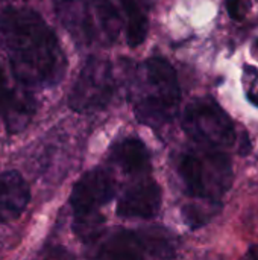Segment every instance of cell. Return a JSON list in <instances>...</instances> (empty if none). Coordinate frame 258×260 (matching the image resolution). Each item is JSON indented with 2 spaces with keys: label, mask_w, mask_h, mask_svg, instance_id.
Instances as JSON below:
<instances>
[{
  "label": "cell",
  "mask_w": 258,
  "mask_h": 260,
  "mask_svg": "<svg viewBox=\"0 0 258 260\" xmlns=\"http://www.w3.org/2000/svg\"><path fill=\"white\" fill-rule=\"evenodd\" d=\"M0 43L17 82L29 88L62 81L67 58L53 29L33 9L8 6L0 12Z\"/></svg>",
  "instance_id": "obj_1"
},
{
  "label": "cell",
  "mask_w": 258,
  "mask_h": 260,
  "mask_svg": "<svg viewBox=\"0 0 258 260\" xmlns=\"http://www.w3.org/2000/svg\"><path fill=\"white\" fill-rule=\"evenodd\" d=\"M131 101L138 122L154 129L167 125L181 102V88L173 66L160 56L143 61L132 79Z\"/></svg>",
  "instance_id": "obj_2"
},
{
  "label": "cell",
  "mask_w": 258,
  "mask_h": 260,
  "mask_svg": "<svg viewBox=\"0 0 258 260\" xmlns=\"http://www.w3.org/2000/svg\"><path fill=\"white\" fill-rule=\"evenodd\" d=\"M178 174L187 193L198 200L220 201L234 181L230 157L222 149L208 146L182 154L178 160Z\"/></svg>",
  "instance_id": "obj_3"
},
{
  "label": "cell",
  "mask_w": 258,
  "mask_h": 260,
  "mask_svg": "<svg viewBox=\"0 0 258 260\" xmlns=\"http://www.w3.org/2000/svg\"><path fill=\"white\" fill-rule=\"evenodd\" d=\"M182 129L202 146L224 149L236 142L233 119L210 96L196 98L184 110Z\"/></svg>",
  "instance_id": "obj_4"
},
{
  "label": "cell",
  "mask_w": 258,
  "mask_h": 260,
  "mask_svg": "<svg viewBox=\"0 0 258 260\" xmlns=\"http://www.w3.org/2000/svg\"><path fill=\"white\" fill-rule=\"evenodd\" d=\"M114 91L116 81L111 62L91 55L68 94V107L76 113L91 114L103 110L111 102Z\"/></svg>",
  "instance_id": "obj_5"
},
{
  "label": "cell",
  "mask_w": 258,
  "mask_h": 260,
  "mask_svg": "<svg viewBox=\"0 0 258 260\" xmlns=\"http://www.w3.org/2000/svg\"><path fill=\"white\" fill-rule=\"evenodd\" d=\"M173 256L175 248L172 242L161 233L134 230L114 233L102 244L97 253V257L100 259H163Z\"/></svg>",
  "instance_id": "obj_6"
},
{
  "label": "cell",
  "mask_w": 258,
  "mask_h": 260,
  "mask_svg": "<svg viewBox=\"0 0 258 260\" xmlns=\"http://www.w3.org/2000/svg\"><path fill=\"white\" fill-rule=\"evenodd\" d=\"M116 193V180L109 171L94 168L85 172L73 186L70 206L73 216H88L100 213L99 209L108 204Z\"/></svg>",
  "instance_id": "obj_7"
},
{
  "label": "cell",
  "mask_w": 258,
  "mask_h": 260,
  "mask_svg": "<svg viewBox=\"0 0 258 260\" xmlns=\"http://www.w3.org/2000/svg\"><path fill=\"white\" fill-rule=\"evenodd\" d=\"M20 84V82H18ZM36 111V102L29 87L12 85L0 66V116L9 134L23 131Z\"/></svg>",
  "instance_id": "obj_8"
},
{
  "label": "cell",
  "mask_w": 258,
  "mask_h": 260,
  "mask_svg": "<svg viewBox=\"0 0 258 260\" xmlns=\"http://www.w3.org/2000/svg\"><path fill=\"white\" fill-rule=\"evenodd\" d=\"M161 187L154 180H141L132 184L119 200L117 215L128 219H151L161 209Z\"/></svg>",
  "instance_id": "obj_9"
},
{
  "label": "cell",
  "mask_w": 258,
  "mask_h": 260,
  "mask_svg": "<svg viewBox=\"0 0 258 260\" xmlns=\"http://www.w3.org/2000/svg\"><path fill=\"white\" fill-rule=\"evenodd\" d=\"M55 12L76 43L91 44L96 40V26L87 0H55Z\"/></svg>",
  "instance_id": "obj_10"
},
{
  "label": "cell",
  "mask_w": 258,
  "mask_h": 260,
  "mask_svg": "<svg viewBox=\"0 0 258 260\" xmlns=\"http://www.w3.org/2000/svg\"><path fill=\"white\" fill-rule=\"evenodd\" d=\"M30 190L17 171L0 172V222H12L24 212Z\"/></svg>",
  "instance_id": "obj_11"
},
{
  "label": "cell",
  "mask_w": 258,
  "mask_h": 260,
  "mask_svg": "<svg viewBox=\"0 0 258 260\" xmlns=\"http://www.w3.org/2000/svg\"><path fill=\"white\" fill-rule=\"evenodd\" d=\"M111 163L129 175H148L152 169L151 152L138 137H126L117 142L109 151Z\"/></svg>",
  "instance_id": "obj_12"
},
{
  "label": "cell",
  "mask_w": 258,
  "mask_h": 260,
  "mask_svg": "<svg viewBox=\"0 0 258 260\" xmlns=\"http://www.w3.org/2000/svg\"><path fill=\"white\" fill-rule=\"evenodd\" d=\"M126 17V40L131 47H138L146 35L149 21L138 0H117Z\"/></svg>",
  "instance_id": "obj_13"
},
{
  "label": "cell",
  "mask_w": 258,
  "mask_h": 260,
  "mask_svg": "<svg viewBox=\"0 0 258 260\" xmlns=\"http://www.w3.org/2000/svg\"><path fill=\"white\" fill-rule=\"evenodd\" d=\"M97 23L108 41H116L120 32L122 18L111 0H93Z\"/></svg>",
  "instance_id": "obj_14"
},
{
  "label": "cell",
  "mask_w": 258,
  "mask_h": 260,
  "mask_svg": "<svg viewBox=\"0 0 258 260\" xmlns=\"http://www.w3.org/2000/svg\"><path fill=\"white\" fill-rule=\"evenodd\" d=\"M220 210L219 201L202 200V203H193L182 207V219L190 229H199L205 225Z\"/></svg>",
  "instance_id": "obj_15"
},
{
  "label": "cell",
  "mask_w": 258,
  "mask_h": 260,
  "mask_svg": "<svg viewBox=\"0 0 258 260\" xmlns=\"http://www.w3.org/2000/svg\"><path fill=\"white\" fill-rule=\"evenodd\" d=\"M225 6H227L230 17L233 20H237V21L243 20L248 15L249 8H251L249 0H227Z\"/></svg>",
  "instance_id": "obj_16"
},
{
  "label": "cell",
  "mask_w": 258,
  "mask_h": 260,
  "mask_svg": "<svg viewBox=\"0 0 258 260\" xmlns=\"http://www.w3.org/2000/svg\"><path fill=\"white\" fill-rule=\"evenodd\" d=\"M246 98H248V101H249V102H251L252 105L258 107V90H254V88H251V90L248 91Z\"/></svg>",
  "instance_id": "obj_17"
},
{
  "label": "cell",
  "mask_w": 258,
  "mask_h": 260,
  "mask_svg": "<svg viewBox=\"0 0 258 260\" xmlns=\"http://www.w3.org/2000/svg\"><path fill=\"white\" fill-rule=\"evenodd\" d=\"M246 257H249V259H258V245H254V247L249 248Z\"/></svg>",
  "instance_id": "obj_18"
},
{
  "label": "cell",
  "mask_w": 258,
  "mask_h": 260,
  "mask_svg": "<svg viewBox=\"0 0 258 260\" xmlns=\"http://www.w3.org/2000/svg\"><path fill=\"white\" fill-rule=\"evenodd\" d=\"M140 2H143L144 5H149L151 3V0H140Z\"/></svg>",
  "instance_id": "obj_19"
},
{
  "label": "cell",
  "mask_w": 258,
  "mask_h": 260,
  "mask_svg": "<svg viewBox=\"0 0 258 260\" xmlns=\"http://www.w3.org/2000/svg\"><path fill=\"white\" fill-rule=\"evenodd\" d=\"M255 49H257V52H258V40H257V43H255Z\"/></svg>",
  "instance_id": "obj_20"
}]
</instances>
